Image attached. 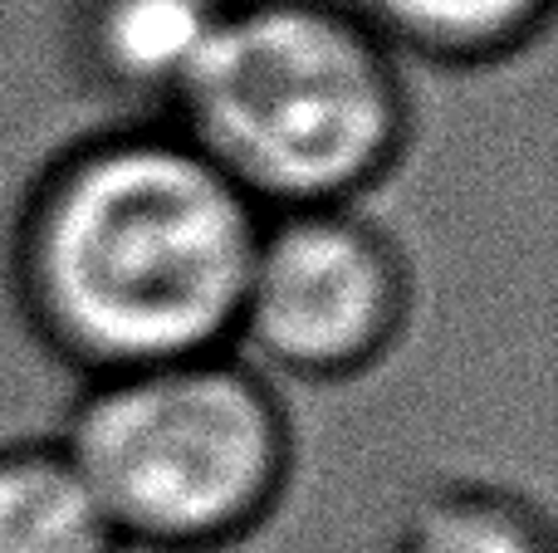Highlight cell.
Returning a JSON list of instances; mask_svg holds the SVG:
<instances>
[{
  "label": "cell",
  "mask_w": 558,
  "mask_h": 553,
  "mask_svg": "<svg viewBox=\"0 0 558 553\" xmlns=\"http://www.w3.org/2000/svg\"><path fill=\"white\" fill-rule=\"evenodd\" d=\"M407 64L495 69L544 39L554 0H348Z\"/></svg>",
  "instance_id": "cell-7"
},
{
  "label": "cell",
  "mask_w": 558,
  "mask_h": 553,
  "mask_svg": "<svg viewBox=\"0 0 558 553\" xmlns=\"http://www.w3.org/2000/svg\"><path fill=\"white\" fill-rule=\"evenodd\" d=\"M0 553H128L59 437L0 441Z\"/></svg>",
  "instance_id": "cell-6"
},
{
  "label": "cell",
  "mask_w": 558,
  "mask_h": 553,
  "mask_svg": "<svg viewBox=\"0 0 558 553\" xmlns=\"http://www.w3.org/2000/svg\"><path fill=\"white\" fill-rule=\"evenodd\" d=\"M412 309V260L363 201L270 211L245 265L231 348L265 378L338 388L392 358Z\"/></svg>",
  "instance_id": "cell-4"
},
{
  "label": "cell",
  "mask_w": 558,
  "mask_h": 553,
  "mask_svg": "<svg viewBox=\"0 0 558 553\" xmlns=\"http://www.w3.org/2000/svg\"><path fill=\"white\" fill-rule=\"evenodd\" d=\"M407 69L348 0H231L167 123L260 216L357 206L412 147Z\"/></svg>",
  "instance_id": "cell-2"
},
{
  "label": "cell",
  "mask_w": 558,
  "mask_h": 553,
  "mask_svg": "<svg viewBox=\"0 0 558 553\" xmlns=\"http://www.w3.org/2000/svg\"><path fill=\"white\" fill-rule=\"evenodd\" d=\"M260 211L167 118H128L39 162L5 231L20 323L78 378L235 343Z\"/></svg>",
  "instance_id": "cell-1"
},
{
  "label": "cell",
  "mask_w": 558,
  "mask_h": 553,
  "mask_svg": "<svg viewBox=\"0 0 558 553\" xmlns=\"http://www.w3.org/2000/svg\"><path fill=\"white\" fill-rule=\"evenodd\" d=\"M128 553H226L279 515L294 421L235 348L88 378L59 431Z\"/></svg>",
  "instance_id": "cell-3"
},
{
  "label": "cell",
  "mask_w": 558,
  "mask_h": 553,
  "mask_svg": "<svg viewBox=\"0 0 558 553\" xmlns=\"http://www.w3.org/2000/svg\"><path fill=\"white\" fill-rule=\"evenodd\" d=\"M226 10L231 0H69V74L123 113L167 118Z\"/></svg>",
  "instance_id": "cell-5"
},
{
  "label": "cell",
  "mask_w": 558,
  "mask_h": 553,
  "mask_svg": "<svg viewBox=\"0 0 558 553\" xmlns=\"http://www.w3.org/2000/svg\"><path fill=\"white\" fill-rule=\"evenodd\" d=\"M387 553H558L530 495L495 480H432L402 505Z\"/></svg>",
  "instance_id": "cell-8"
}]
</instances>
